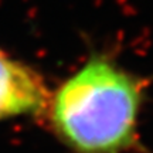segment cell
Returning <instances> with one entry per match:
<instances>
[{"mask_svg": "<svg viewBox=\"0 0 153 153\" xmlns=\"http://www.w3.org/2000/svg\"><path fill=\"white\" fill-rule=\"evenodd\" d=\"M149 85L108 51H92L50 91L43 119L71 153H149L139 133Z\"/></svg>", "mask_w": 153, "mask_h": 153, "instance_id": "cell-1", "label": "cell"}, {"mask_svg": "<svg viewBox=\"0 0 153 153\" xmlns=\"http://www.w3.org/2000/svg\"><path fill=\"white\" fill-rule=\"evenodd\" d=\"M48 95L47 82L34 67L0 48V122L43 118Z\"/></svg>", "mask_w": 153, "mask_h": 153, "instance_id": "cell-2", "label": "cell"}]
</instances>
